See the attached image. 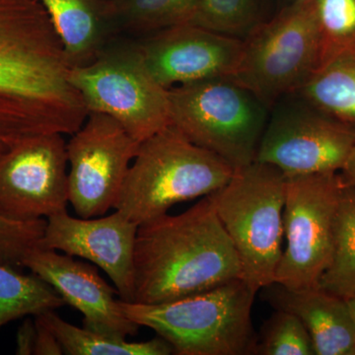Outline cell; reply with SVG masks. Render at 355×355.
Returning a JSON list of instances; mask_svg holds the SVG:
<instances>
[{"label":"cell","mask_w":355,"mask_h":355,"mask_svg":"<svg viewBox=\"0 0 355 355\" xmlns=\"http://www.w3.org/2000/svg\"><path fill=\"white\" fill-rule=\"evenodd\" d=\"M198 0H116L106 6L114 34L146 37L166 28L190 23Z\"/></svg>","instance_id":"19"},{"label":"cell","mask_w":355,"mask_h":355,"mask_svg":"<svg viewBox=\"0 0 355 355\" xmlns=\"http://www.w3.org/2000/svg\"><path fill=\"white\" fill-rule=\"evenodd\" d=\"M58 133L42 135L0 150V214L34 221L67 210V144Z\"/></svg>","instance_id":"12"},{"label":"cell","mask_w":355,"mask_h":355,"mask_svg":"<svg viewBox=\"0 0 355 355\" xmlns=\"http://www.w3.org/2000/svg\"><path fill=\"white\" fill-rule=\"evenodd\" d=\"M234 172L170 125L140 142L114 209L139 226L177 203L214 193Z\"/></svg>","instance_id":"4"},{"label":"cell","mask_w":355,"mask_h":355,"mask_svg":"<svg viewBox=\"0 0 355 355\" xmlns=\"http://www.w3.org/2000/svg\"><path fill=\"white\" fill-rule=\"evenodd\" d=\"M67 144L69 202L83 218L114 209L139 142L113 118L90 112Z\"/></svg>","instance_id":"11"},{"label":"cell","mask_w":355,"mask_h":355,"mask_svg":"<svg viewBox=\"0 0 355 355\" xmlns=\"http://www.w3.org/2000/svg\"><path fill=\"white\" fill-rule=\"evenodd\" d=\"M4 147L0 144V150ZM46 224V219L16 221L0 214V263L23 268L25 257L39 246Z\"/></svg>","instance_id":"26"},{"label":"cell","mask_w":355,"mask_h":355,"mask_svg":"<svg viewBox=\"0 0 355 355\" xmlns=\"http://www.w3.org/2000/svg\"><path fill=\"white\" fill-rule=\"evenodd\" d=\"M242 279V266L209 197L137 229L133 301L168 302Z\"/></svg>","instance_id":"2"},{"label":"cell","mask_w":355,"mask_h":355,"mask_svg":"<svg viewBox=\"0 0 355 355\" xmlns=\"http://www.w3.org/2000/svg\"><path fill=\"white\" fill-rule=\"evenodd\" d=\"M343 176L347 183L355 188V146L343 168Z\"/></svg>","instance_id":"29"},{"label":"cell","mask_w":355,"mask_h":355,"mask_svg":"<svg viewBox=\"0 0 355 355\" xmlns=\"http://www.w3.org/2000/svg\"><path fill=\"white\" fill-rule=\"evenodd\" d=\"M320 40V69L355 58V0H314Z\"/></svg>","instance_id":"23"},{"label":"cell","mask_w":355,"mask_h":355,"mask_svg":"<svg viewBox=\"0 0 355 355\" xmlns=\"http://www.w3.org/2000/svg\"><path fill=\"white\" fill-rule=\"evenodd\" d=\"M57 32L70 67L92 62L114 31L100 0H37Z\"/></svg>","instance_id":"17"},{"label":"cell","mask_w":355,"mask_h":355,"mask_svg":"<svg viewBox=\"0 0 355 355\" xmlns=\"http://www.w3.org/2000/svg\"><path fill=\"white\" fill-rule=\"evenodd\" d=\"M62 343L64 354L69 355H169L171 345L161 336L146 342H128L127 338H114L78 328L67 323L55 311L34 316Z\"/></svg>","instance_id":"18"},{"label":"cell","mask_w":355,"mask_h":355,"mask_svg":"<svg viewBox=\"0 0 355 355\" xmlns=\"http://www.w3.org/2000/svg\"><path fill=\"white\" fill-rule=\"evenodd\" d=\"M265 0H198L191 24L245 40L265 21Z\"/></svg>","instance_id":"24"},{"label":"cell","mask_w":355,"mask_h":355,"mask_svg":"<svg viewBox=\"0 0 355 355\" xmlns=\"http://www.w3.org/2000/svg\"><path fill=\"white\" fill-rule=\"evenodd\" d=\"M343 183L345 179L338 173L287 177L284 209L286 246L275 284L292 291L319 287L333 254Z\"/></svg>","instance_id":"9"},{"label":"cell","mask_w":355,"mask_h":355,"mask_svg":"<svg viewBox=\"0 0 355 355\" xmlns=\"http://www.w3.org/2000/svg\"><path fill=\"white\" fill-rule=\"evenodd\" d=\"M100 1L103 2L104 4L112 3V2L116 1V0H100Z\"/></svg>","instance_id":"32"},{"label":"cell","mask_w":355,"mask_h":355,"mask_svg":"<svg viewBox=\"0 0 355 355\" xmlns=\"http://www.w3.org/2000/svg\"><path fill=\"white\" fill-rule=\"evenodd\" d=\"M256 355H315L302 322L287 311L275 309L258 335Z\"/></svg>","instance_id":"25"},{"label":"cell","mask_w":355,"mask_h":355,"mask_svg":"<svg viewBox=\"0 0 355 355\" xmlns=\"http://www.w3.org/2000/svg\"><path fill=\"white\" fill-rule=\"evenodd\" d=\"M28 268L50 284L64 299L83 315V327L114 338L135 336L140 327L123 314L116 289L100 277L95 266L76 261L74 257L55 250L36 247L23 261Z\"/></svg>","instance_id":"15"},{"label":"cell","mask_w":355,"mask_h":355,"mask_svg":"<svg viewBox=\"0 0 355 355\" xmlns=\"http://www.w3.org/2000/svg\"><path fill=\"white\" fill-rule=\"evenodd\" d=\"M171 125L234 170L252 164L270 108L233 77L169 89Z\"/></svg>","instance_id":"6"},{"label":"cell","mask_w":355,"mask_h":355,"mask_svg":"<svg viewBox=\"0 0 355 355\" xmlns=\"http://www.w3.org/2000/svg\"><path fill=\"white\" fill-rule=\"evenodd\" d=\"M258 293L238 279L168 302L141 304L119 299L125 316L151 329L177 355H256L252 310Z\"/></svg>","instance_id":"3"},{"label":"cell","mask_w":355,"mask_h":355,"mask_svg":"<svg viewBox=\"0 0 355 355\" xmlns=\"http://www.w3.org/2000/svg\"><path fill=\"white\" fill-rule=\"evenodd\" d=\"M260 291L273 309L298 317L309 333L315 355H355V326L345 299L319 287L292 291L275 282Z\"/></svg>","instance_id":"16"},{"label":"cell","mask_w":355,"mask_h":355,"mask_svg":"<svg viewBox=\"0 0 355 355\" xmlns=\"http://www.w3.org/2000/svg\"><path fill=\"white\" fill-rule=\"evenodd\" d=\"M345 300H347V305H349L350 314H352V320H354L355 326V295L352 296V297L345 299Z\"/></svg>","instance_id":"31"},{"label":"cell","mask_w":355,"mask_h":355,"mask_svg":"<svg viewBox=\"0 0 355 355\" xmlns=\"http://www.w3.org/2000/svg\"><path fill=\"white\" fill-rule=\"evenodd\" d=\"M36 340V324L31 319H26L21 324L16 336L15 354L17 355L34 354Z\"/></svg>","instance_id":"28"},{"label":"cell","mask_w":355,"mask_h":355,"mask_svg":"<svg viewBox=\"0 0 355 355\" xmlns=\"http://www.w3.org/2000/svg\"><path fill=\"white\" fill-rule=\"evenodd\" d=\"M286 179L254 161L207 196L239 257L242 279L257 292L275 282L284 252Z\"/></svg>","instance_id":"5"},{"label":"cell","mask_w":355,"mask_h":355,"mask_svg":"<svg viewBox=\"0 0 355 355\" xmlns=\"http://www.w3.org/2000/svg\"><path fill=\"white\" fill-rule=\"evenodd\" d=\"M354 146V128L292 93L270 108L254 161L286 177L338 173Z\"/></svg>","instance_id":"10"},{"label":"cell","mask_w":355,"mask_h":355,"mask_svg":"<svg viewBox=\"0 0 355 355\" xmlns=\"http://www.w3.org/2000/svg\"><path fill=\"white\" fill-rule=\"evenodd\" d=\"M65 305L62 296L38 275H24L0 263V330L26 316H36Z\"/></svg>","instance_id":"21"},{"label":"cell","mask_w":355,"mask_h":355,"mask_svg":"<svg viewBox=\"0 0 355 355\" xmlns=\"http://www.w3.org/2000/svg\"><path fill=\"white\" fill-rule=\"evenodd\" d=\"M319 288L343 299L355 295V188L345 179L338 202L333 254Z\"/></svg>","instance_id":"20"},{"label":"cell","mask_w":355,"mask_h":355,"mask_svg":"<svg viewBox=\"0 0 355 355\" xmlns=\"http://www.w3.org/2000/svg\"><path fill=\"white\" fill-rule=\"evenodd\" d=\"M139 225L116 210L108 216L83 218L65 211L46 219L39 246L85 259L102 268L121 300L132 302L133 254Z\"/></svg>","instance_id":"14"},{"label":"cell","mask_w":355,"mask_h":355,"mask_svg":"<svg viewBox=\"0 0 355 355\" xmlns=\"http://www.w3.org/2000/svg\"><path fill=\"white\" fill-rule=\"evenodd\" d=\"M320 69L314 0L282 7L246 39L233 78L272 108Z\"/></svg>","instance_id":"8"},{"label":"cell","mask_w":355,"mask_h":355,"mask_svg":"<svg viewBox=\"0 0 355 355\" xmlns=\"http://www.w3.org/2000/svg\"><path fill=\"white\" fill-rule=\"evenodd\" d=\"M309 1V0H279V9L282 7L293 6V4L302 3V2Z\"/></svg>","instance_id":"30"},{"label":"cell","mask_w":355,"mask_h":355,"mask_svg":"<svg viewBox=\"0 0 355 355\" xmlns=\"http://www.w3.org/2000/svg\"><path fill=\"white\" fill-rule=\"evenodd\" d=\"M137 44L156 80L170 89L232 77L241 58L244 40L184 23L147 35Z\"/></svg>","instance_id":"13"},{"label":"cell","mask_w":355,"mask_h":355,"mask_svg":"<svg viewBox=\"0 0 355 355\" xmlns=\"http://www.w3.org/2000/svg\"><path fill=\"white\" fill-rule=\"evenodd\" d=\"M36 324V340H35V355H62L64 354V347L46 327L35 320Z\"/></svg>","instance_id":"27"},{"label":"cell","mask_w":355,"mask_h":355,"mask_svg":"<svg viewBox=\"0 0 355 355\" xmlns=\"http://www.w3.org/2000/svg\"><path fill=\"white\" fill-rule=\"evenodd\" d=\"M70 69L37 0H0V144L80 128L88 112Z\"/></svg>","instance_id":"1"},{"label":"cell","mask_w":355,"mask_h":355,"mask_svg":"<svg viewBox=\"0 0 355 355\" xmlns=\"http://www.w3.org/2000/svg\"><path fill=\"white\" fill-rule=\"evenodd\" d=\"M70 81L88 113L108 114L139 144L171 125L169 89L156 80L135 42L111 40L92 62L71 67Z\"/></svg>","instance_id":"7"},{"label":"cell","mask_w":355,"mask_h":355,"mask_svg":"<svg viewBox=\"0 0 355 355\" xmlns=\"http://www.w3.org/2000/svg\"><path fill=\"white\" fill-rule=\"evenodd\" d=\"M295 93L355 128V58L324 65Z\"/></svg>","instance_id":"22"}]
</instances>
